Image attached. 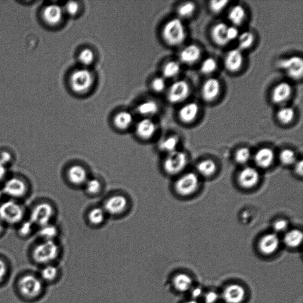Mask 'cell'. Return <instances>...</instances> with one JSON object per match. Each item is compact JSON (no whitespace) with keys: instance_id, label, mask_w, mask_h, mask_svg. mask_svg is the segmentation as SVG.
I'll list each match as a JSON object with an SVG mask.
<instances>
[{"instance_id":"obj_58","label":"cell","mask_w":303,"mask_h":303,"mask_svg":"<svg viewBox=\"0 0 303 303\" xmlns=\"http://www.w3.org/2000/svg\"><path fill=\"white\" fill-rule=\"evenodd\" d=\"M185 303H199V302H197V301H196L195 300H192L190 301H188Z\"/></svg>"},{"instance_id":"obj_27","label":"cell","mask_w":303,"mask_h":303,"mask_svg":"<svg viewBox=\"0 0 303 303\" xmlns=\"http://www.w3.org/2000/svg\"><path fill=\"white\" fill-rule=\"evenodd\" d=\"M173 283L174 288L177 291L184 293L190 289L193 281L187 274L181 273L174 277Z\"/></svg>"},{"instance_id":"obj_54","label":"cell","mask_w":303,"mask_h":303,"mask_svg":"<svg viewBox=\"0 0 303 303\" xmlns=\"http://www.w3.org/2000/svg\"><path fill=\"white\" fill-rule=\"evenodd\" d=\"M7 166L0 162V182H2L6 177Z\"/></svg>"},{"instance_id":"obj_23","label":"cell","mask_w":303,"mask_h":303,"mask_svg":"<svg viewBox=\"0 0 303 303\" xmlns=\"http://www.w3.org/2000/svg\"><path fill=\"white\" fill-rule=\"evenodd\" d=\"M275 155L272 149L263 148L260 149L255 155V162L261 169H267L274 162Z\"/></svg>"},{"instance_id":"obj_21","label":"cell","mask_w":303,"mask_h":303,"mask_svg":"<svg viewBox=\"0 0 303 303\" xmlns=\"http://www.w3.org/2000/svg\"><path fill=\"white\" fill-rule=\"evenodd\" d=\"M199 108L195 102L187 103L180 109L178 116L182 122L191 123L195 121L198 115Z\"/></svg>"},{"instance_id":"obj_37","label":"cell","mask_w":303,"mask_h":303,"mask_svg":"<svg viewBox=\"0 0 303 303\" xmlns=\"http://www.w3.org/2000/svg\"><path fill=\"white\" fill-rule=\"evenodd\" d=\"M105 210L100 208H95L91 210L88 214V220L94 225H98L105 219Z\"/></svg>"},{"instance_id":"obj_30","label":"cell","mask_w":303,"mask_h":303,"mask_svg":"<svg viewBox=\"0 0 303 303\" xmlns=\"http://www.w3.org/2000/svg\"><path fill=\"white\" fill-rule=\"evenodd\" d=\"M179 138L177 136H170L163 139L159 143V148L163 152L169 153L178 150Z\"/></svg>"},{"instance_id":"obj_26","label":"cell","mask_w":303,"mask_h":303,"mask_svg":"<svg viewBox=\"0 0 303 303\" xmlns=\"http://www.w3.org/2000/svg\"><path fill=\"white\" fill-rule=\"evenodd\" d=\"M246 16V10L244 7L240 5L233 6L228 13V19L233 26H241L244 23Z\"/></svg>"},{"instance_id":"obj_36","label":"cell","mask_w":303,"mask_h":303,"mask_svg":"<svg viewBox=\"0 0 303 303\" xmlns=\"http://www.w3.org/2000/svg\"><path fill=\"white\" fill-rule=\"evenodd\" d=\"M181 71L180 63L174 61H170L166 63L163 69V76L167 78H173L176 77Z\"/></svg>"},{"instance_id":"obj_40","label":"cell","mask_w":303,"mask_h":303,"mask_svg":"<svg viewBox=\"0 0 303 303\" xmlns=\"http://www.w3.org/2000/svg\"><path fill=\"white\" fill-rule=\"evenodd\" d=\"M280 159L283 165H291L296 162L297 157L293 150L286 149L281 152Z\"/></svg>"},{"instance_id":"obj_48","label":"cell","mask_w":303,"mask_h":303,"mask_svg":"<svg viewBox=\"0 0 303 303\" xmlns=\"http://www.w3.org/2000/svg\"><path fill=\"white\" fill-rule=\"evenodd\" d=\"M240 34V31H239L237 27L233 26H228L227 30V38L229 43L231 41L237 40Z\"/></svg>"},{"instance_id":"obj_42","label":"cell","mask_w":303,"mask_h":303,"mask_svg":"<svg viewBox=\"0 0 303 303\" xmlns=\"http://www.w3.org/2000/svg\"><path fill=\"white\" fill-rule=\"evenodd\" d=\"M78 58L84 65H90L94 60V52L90 49H84L80 52Z\"/></svg>"},{"instance_id":"obj_14","label":"cell","mask_w":303,"mask_h":303,"mask_svg":"<svg viewBox=\"0 0 303 303\" xmlns=\"http://www.w3.org/2000/svg\"><path fill=\"white\" fill-rule=\"evenodd\" d=\"M244 57L239 49H231L226 53L224 59V67L230 73L238 72L244 65Z\"/></svg>"},{"instance_id":"obj_44","label":"cell","mask_w":303,"mask_h":303,"mask_svg":"<svg viewBox=\"0 0 303 303\" xmlns=\"http://www.w3.org/2000/svg\"><path fill=\"white\" fill-rule=\"evenodd\" d=\"M85 188L88 193L95 195L98 194L102 189V184L100 181L97 179H90L87 180L85 183Z\"/></svg>"},{"instance_id":"obj_34","label":"cell","mask_w":303,"mask_h":303,"mask_svg":"<svg viewBox=\"0 0 303 303\" xmlns=\"http://www.w3.org/2000/svg\"><path fill=\"white\" fill-rule=\"evenodd\" d=\"M58 232L57 227L50 223L41 227L38 231L39 237L44 241H53L58 234Z\"/></svg>"},{"instance_id":"obj_29","label":"cell","mask_w":303,"mask_h":303,"mask_svg":"<svg viewBox=\"0 0 303 303\" xmlns=\"http://www.w3.org/2000/svg\"><path fill=\"white\" fill-rule=\"evenodd\" d=\"M133 117L129 112L124 111L117 114L114 119V123L117 129L126 130L133 123Z\"/></svg>"},{"instance_id":"obj_56","label":"cell","mask_w":303,"mask_h":303,"mask_svg":"<svg viewBox=\"0 0 303 303\" xmlns=\"http://www.w3.org/2000/svg\"><path fill=\"white\" fill-rule=\"evenodd\" d=\"M303 165H302V160H300V161L298 162L295 165V172L297 173L299 176H301L302 175V169Z\"/></svg>"},{"instance_id":"obj_16","label":"cell","mask_w":303,"mask_h":303,"mask_svg":"<svg viewBox=\"0 0 303 303\" xmlns=\"http://www.w3.org/2000/svg\"><path fill=\"white\" fill-rule=\"evenodd\" d=\"M245 296V288L237 284H230L224 288L222 293L223 300L226 303H241Z\"/></svg>"},{"instance_id":"obj_4","label":"cell","mask_w":303,"mask_h":303,"mask_svg":"<svg viewBox=\"0 0 303 303\" xmlns=\"http://www.w3.org/2000/svg\"><path fill=\"white\" fill-rule=\"evenodd\" d=\"M53 215L54 209L53 206L48 203H41L32 209L30 220L35 226L41 227L49 224Z\"/></svg>"},{"instance_id":"obj_10","label":"cell","mask_w":303,"mask_h":303,"mask_svg":"<svg viewBox=\"0 0 303 303\" xmlns=\"http://www.w3.org/2000/svg\"><path fill=\"white\" fill-rule=\"evenodd\" d=\"M27 190L26 182L20 178L12 177L5 182L2 191L3 194L13 199H18L24 197Z\"/></svg>"},{"instance_id":"obj_19","label":"cell","mask_w":303,"mask_h":303,"mask_svg":"<svg viewBox=\"0 0 303 303\" xmlns=\"http://www.w3.org/2000/svg\"><path fill=\"white\" fill-rule=\"evenodd\" d=\"M238 179L242 187L251 188L258 183L260 175L258 171L254 167H247L241 171Z\"/></svg>"},{"instance_id":"obj_7","label":"cell","mask_w":303,"mask_h":303,"mask_svg":"<svg viewBox=\"0 0 303 303\" xmlns=\"http://www.w3.org/2000/svg\"><path fill=\"white\" fill-rule=\"evenodd\" d=\"M94 78L90 71L80 69L71 75L70 83L73 90L78 93H83L91 88Z\"/></svg>"},{"instance_id":"obj_31","label":"cell","mask_w":303,"mask_h":303,"mask_svg":"<svg viewBox=\"0 0 303 303\" xmlns=\"http://www.w3.org/2000/svg\"><path fill=\"white\" fill-rule=\"evenodd\" d=\"M239 49L241 51L251 48L255 42L254 34L250 31H245L239 35L237 39Z\"/></svg>"},{"instance_id":"obj_18","label":"cell","mask_w":303,"mask_h":303,"mask_svg":"<svg viewBox=\"0 0 303 303\" xmlns=\"http://www.w3.org/2000/svg\"><path fill=\"white\" fill-rule=\"evenodd\" d=\"M280 241L276 233H268L263 236L259 243V251L265 255L274 254L280 247Z\"/></svg>"},{"instance_id":"obj_50","label":"cell","mask_w":303,"mask_h":303,"mask_svg":"<svg viewBox=\"0 0 303 303\" xmlns=\"http://www.w3.org/2000/svg\"><path fill=\"white\" fill-rule=\"evenodd\" d=\"M79 5L77 2H69L67 3L65 9L66 12L71 16L76 15L78 11H79Z\"/></svg>"},{"instance_id":"obj_51","label":"cell","mask_w":303,"mask_h":303,"mask_svg":"<svg viewBox=\"0 0 303 303\" xmlns=\"http://www.w3.org/2000/svg\"><path fill=\"white\" fill-rule=\"evenodd\" d=\"M12 155L8 151H4L0 152V162L6 166L12 162Z\"/></svg>"},{"instance_id":"obj_15","label":"cell","mask_w":303,"mask_h":303,"mask_svg":"<svg viewBox=\"0 0 303 303\" xmlns=\"http://www.w3.org/2000/svg\"><path fill=\"white\" fill-rule=\"evenodd\" d=\"M63 17V10L57 5L46 6L42 10V19L49 26H54L60 23Z\"/></svg>"},{"instance_id":"obj_12","label":"cell","mask_w":303,"mask_h":303,"mask_svg":"<svg viewBox=\"0 0 303 303\" xmlns=\"http://www.w3.org/2000/svg\"><path fill=\"white\" fill-rule=\"evenodd\" d=\"M293 87L286 81L281 82L273 89L271 99L274 104L280 105L286 103L293 94Z\"/></svg>"},{"instance_id":"obj_59","label":"cell","mask_w":303,"mask_h":303,"mask_svg":"<svg viewBox=\"0 0 303 303\" xmlns=\"http://www.w3.org/2000/svg\"><path fill=\"white\" fill-rule=\"evenodd\" d=\"M3 195V192L2 190H0V201H1Z\"/></svg>"},{"instance_id":"obj_35","label":"cell","mask_w":303,"mask_h":303,"mask_svg":"<svg viewBox=\"0 0 303 303\" xmlns=\"http://www.w3.org/2000/svg\"><path fill=\"white\" fill-rule=\"evenodd\" d=\"M159 107L154 101H147L141 103L138 107V112L142 115L151 116L158 112Z\"/></svg>"},{"instance_id":"obj_9","label":"cell","mask_w":303,"mask_h":303,"mask_svg":"<svg viewBox=\"0 0 303 303\" xmlns=\"http://www.w3.org/2000/svg\"><path fill=\"white\" fill-rule=\"evenodd\" d=\"M19 287L21 293L28 298L38 296L43 290L42 281L32 275H26L21 278Z\"/></svg>"},{"instance_id":"obj_47","label":"cell","mask_w":303,"mask_h":303,"mask_svg":"<svg viewBox=\"0 0 303 303\" xmlns=\"http://www.w3.org/2000/svg\"><path fill=\"white\" fill-rule=\"evenodd\" d=\"M166 87L165 80L162 78H156L153 80L152 83V88L153 90L157 92H162Z\"/></svg>"},{"instance_id":"obj_53","label":"cell","mask_w":303,"mask_h":303,"mask_svg":"<svg viewBox=\"0 0 303 303\" xmlns=\"http://www.w3.org/2000/svg\"><path fill=\"white\" fill-rule=\"evenodd\" d=\"M7 272V268L6 263L3 260L0 259V282L5 279Z\"/></svg>"},{"instance_id":"obj_43","label":"cell","mask_w":303,"mask_h":303,"mask_svg":"<svg viewBox=\"0 0 303 303\" xmlns=\"http://www.w3.org/2000/svg\"><path fill=\"white\" fill-rule=\"evenodd\" d=\"M58 273V269L56 268V267L53 265H47L42 270L41 276L43 279L52 281L56 279Z\"/></svg>"},{"instance_id":"obj_38","label":"cell","mask_w":303,"mask_h":303,"mask_svg":"<svg viewBox=\"0 0 303 303\" xmlns=\"http://www.w3.org/2000/svg\"><path fill=\"white\" fill-rule=\"evenodd\" d=\"M217 62L215 58L209 57L202 62L200 71L203 74L210 75L215 73L217 69Z\"/></svg>"},{"instance_id":"obj_41","label":"cell","mask_w":303,"mask_h":303,"mask_svg":"<svg viewBox=\"0 0 303 303\" xmlns=\"http://www.w3.org/2000/svg\"><path fill=\"white\" fill-rule=\"evenodd\" d=\"M251 158V152L248 148H242L238 149L235 154V160L238 163L245 164L249 161Z\"/></svg>"},{"instance_id":"obj_25","label":"cell","mask_w":303,"mask_h":303,"mask_svg":"<svg viewBox=\"0 0 303 303\" xmlns=\"http://www.w3.org/2000/svg\"><path fill=\"white\" fill-rule=\"evenodd\" d=\"M67 176L71 183L74 185L83 184L88 180L86 170L79 165L71 166L68 171Z\"/></svg>"},{"instance_id":"obj_32","label":"cell","mask_w":303,"mask_h":303,"mask_svg":"<svg viewBox=\"0 0 303 303\" xmlns=\"http://www.w3.org/2000/svg\"><path fill=\"white\" fill-rule=\"evenodd\" d=\"M197 169L201 176L210 177L216 172L217 165L213 160L206 159L198 163Z\"/></svg>"},{"instance_id":"obj_1","label":"cell","mask_w":303,"mask_h":303,"mask_svg":"<svg viewBox=\"0 0 303 303\" xmlns=\"http://www.w3.org/2000/svg\"><path fill=\"white\" fill-rule=\"evenodd\" d=\"M162 35L164 40L170 46H176L183 44L187 36L183 21L179 19L167 21L163 27Z\"/></svg>"},{"instance_id":"obj_33","label":"cell","mask_w":303,"mask_h":303,"mask_svg":"<svg viewBox=\"0 0 303 303\" xmlns=\"http://www.w3.org/2000/svg\"><path fill=\"white\" fill-rule=\"evenodd\" d=\"M276 116L281 124H290L294 119L295 111L291 107H283L278 110Z\"/></svg>"},{"instance_id":"obj_49","label":"cell","mask_w":303,"mask_h":303,"mask_svg":"<svg viewBox=\"0 0 303 303\" xmlns=\"http://www.w3.org/2000/svg\"><path fill=\"white\" fill-rule=\"evenodd\" d=\"M288 227V222L284 219L277 220L274 224V229L276 232H284L287 230Z\"/></svg>"},{"instance_id":"obj_57","label":"cell","mask_w":303,"mask_h":303,"mask_svg":"<svg viewBox=\"0 0 303 303\" xmlns=\"http://www.w3.org/2000/svg\"><path fill=\"white\" fill-rule=\"evenodd\" d=\"M5 229V224L0 219V236L4 233Z\"/></svg>"},{"instance_id":"obj_11","label":"cell","mask_w":303,"mask_h":303,"mask_svg":"<svg viewBox=\"0 0 303 303\" xmlns=\"http://www.w3.org/2000/svg\"><path fill=\"white\" fill-rule=\"evenodd\" d=\"M190 94V87L185 80L175 82L167 92V99L173 104H178L185 100Z\"/></svg>"},{"instance_id":"obj_5","label":"cell","mask_w":303,"mask_h":303,"mask_svg":"<svg viewBox=\"0 0 303 303\" xmlns=\"http://www.w3.org/2000/svg\"><path fill=\"white\" fill-rule=\"evenodd\" d=\"M291 80H300L303 76V60L300 56H291L281 59L278 64Z\"/></svg>"},{"instance_id":"obj_20","label":"cell","mask_w":303,"mask_h":303,"mask_svg":"<svg viewBox=\"0 0 303 303\" xmlns=\"http://www.w3.org/2000/svg\"><path fill=\"white\" fill-rule=\"evenodd\" d=\"M201 54V49L199 46L195 44H190L182 49L180 53V59L182 62L191 65L200 59Z\"/></svg>"},{"instance_id":"obj_8","label":"cell","mask_w":303,"mask_h":303,"mask_svg":"<svg viewBox=\"0 0 303 303\" xmlns=\"http://www.w3.org/2000/svg\"><path fill=\"white\" fill-rule=\"evenodd\" d=\"M199 184V180L197 175L189 173L178 178L175 188L178 194L182 196H188L197 191Z\"/></svg>"},{"instance_id":"obj_6","label":"cell","mask_w":303,"mask_h":303,"mask_svg":"<svg viewBox=\"0 0 303 303\" xmlns=\"http://www.w3.org/2000/svg\"><path fill=\"white\" fill-rule=\"evenodd\" d=\"M187 160V156L183 151L170 153L163 162L164 170L171 176L179 174L186 167Z\"/></svg>"},{"instance_id":"obj_24","label":"cell","mask_w":303,"mask_h":303,"mask_svg":"<svg viewBox=\"0 0 303 303\" xmlns=\"http://www.w3.org/2000/svg\"><path fill=\"white\" fill-rule=\"evenodd\" d=\"M156 127L154 122L149 119H144L138 123L137 133L142 140H147L155 134Z\"/></svg>"},{"instance_id":"obj_28","label":"cell","mask_w":303,"mask_h":303,"mask_svg":"<svg viewBox=\"0 0 303 303\" xmlns=\"http://www.w3.org/2000/svg\"><path fill=\"white\" fill-rule=\"evenodd\" d=\"M302 231L297 229H293L288 231L285 234L284 242L288 247L297 248L300 246L302 241Z\"/></svg>"},{"instance_id":"obj_17","label":"cell","mask_w":303,"mask_h":303,"mask_svg":"<svg viewBox=\"0 0 303 303\" xmlns=\"http://www.w3.org/2000/svg\"><path fill=\"white\" fill-rule=\"evenodd\" d=\"M127 205V199L124 196L113 195L105 202L104 210L110 215H120L125 211Z\"/></svg>"},{"instance_id":"obj_45","label":"cell","mask_w":303,"mask_h":303,"mask_svg":"<svg viewBox=\"0 0 303 303\" xmlns=\"http://www.w3.org/2000/svg\"><path fill=\"white\" fill-rule=\"evenodd\" d=\"M229 1H223V0H213L209 3V9L213 13L217 14L222 12L226 8Z\"/></svg>"},{"instance_id":"obj_3","label":"cell","mask_w":303,"mask_h":303,"mask_svg":"<svg viewBox=\"0 0 303 303\" xmlns=\"http://www.w3.org/2000/svg\"><path fill=\"white\" fill-rule=\"evenodd\" d=\"M58 253V246L54 241H44L35 248L33 257L36 262L47 263L53 261Z\"/></svg>"},{"instance_id":"obj_55","label":"cell","mask_w":303,"mask_h":303,"mask_svg":"<svg viewBox=\"0 0 303 303\" xmlns=\"http://www.w3.org/2000/svg\"><path fill=\"white\" fill-rule=\"evenodd\" d=\"M202 294L203 290L200 287L195 288L192 291V296L193 297L194 300L201 297Z\"/></svg>"},{"instance_id":"obj_39","label":"cell","mask_w":303,"mask_h":303,"mask_svg":"<svg viewBox=\"0 0 303 303\" xmlns=\"http://www.w3.org/2000/svg\"><path fill=\"white\" fill-rule=\"evenodd\" d=\"M196 6L194 3L186 2L182 4L178 8V14L182 18L190 17L195 12Z\"/></svg>"},{"instance_id":"obj_46","label":"cell","mask_w":303,"mask_h":303,"mask_svg":"<svg viewBox=\"0 0 303 303\" xmlns=\"http://www.w3.org/2000/svg\"><path fill=\"white\" fill-rule=\"evenodd\" d=\"M35 227L34 224L29 220L20 224L18 232H19L20 236L23 237L29 236V235L33 232Z\"/></svg>"},{"instance_id":"obj_52","label":"cell","mask_w":303,"mask_h":303,"mask_svg":"<svg viewBox=\"0 0 303 303\" xmlns=\"http://www.w3.org/2000/svg\"><path fill=\"white\" fill-rule=\"evenodd\" d=\"M219 294L215 291H209L205 296V303H216L219 300Z\"/></svg>"},{"instance_id":"obj_2","label":"cell","mask_w":303,"mask_h":303,"mask_svg":"<svg viewBox=\"0 0 303 303\" xmlns=\"http://www.w3.org/2000/svg\"><path fill=\"white\" fill-rule=\"evenodd\" d=\"M24 216V209L15 200L6 201L0 205V219L5 224L14 225L21 223Z\"/></svg>"},{"instance_id":"obj_13","label":"cell","mask_w":303,"mask_h":303,"mask_svg":"<svg viewBox=\"0 0 303 303\" xmlns=\"http://www.w3.org/2000/svg\"><path fill=\"white\" fill-rule=\"evenodd\" d=\"M221 83L216 78H210L203 83L201 94L203 100L212 102L219 97L221 91Z\"/></svg>"},{"instance_id":"obj_22","label":"cell","mask_w":303,"mask_h":303,"mask_svg":"<svg viewBox=\"0 0 303 303\" xmlns=\"http://www.w3.org/2000/svg\"><path fill=\"white\" fill-rule=\"evenodd\" d=\"M228 26L220 22L214 25L211 30V37L215 44L219 46H224L229 44L227 38Z\"/></svg>"}]
</instances>
